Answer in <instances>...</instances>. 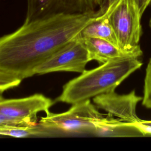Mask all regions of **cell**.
I'll return each mask as SVG.
<instances>
[{
    "instance_id": "1",
    "label": "cell",
    "mask_w": 151,
    "mask_h": 151,
    "mask_svg": "<svg viewBox=\"0 0 151 151\" xmlns=\"http://www.w3.org/2000/svg\"><path fill=\"white\" fill-rule=\"evenodd\" d=\"M95 17L58 14L24 24L0 39L1 93L18 86L53 53L77 38Z\"/></svg>"
},
{
    "instance_id": "2",
    "label": "cell",
    "mask_w": 151,
    "mask_h": 151,
    "mask_svg": "<svg viewBox=\"0 0 151 151\" xmlns=\"http://www.w3.org/2000/svg\"><path fill=\"white\" fill-rule=\"evenodd\" d=\"M142 65L140 57H129L110 60L95 68L85 70L63 86L55 101L72 105L115 91L122 81Z\"/></svg>"
},
{
    "instance_id": "3",
    "label": "cell",
    "mask_w": 151,
    "mask_h": 151,
    "mask_svg": "<svg viewBox=\"0 0 151 151\" xmlns=\"http://www.w3.org/2000/svg\"><path fill=\"white\" fill-rule=\"evenodd\" d=\"M103 14L113 27L119 48L132 56L140 57L142 15L135 1L117 0Z\"/></svg>"
},
{
    "instance_id": "4",
    "label": "cell",
    "mask_w": 151,
    "mask_h": 151,
    "mask_svg": "<svg viewBox=\"0 0 151 151\" xmlns=\"http://www.w3.org/2000/svg\"><path fill=\"white\" fill-rule=\"evenodd\" d=\"M98 108L87 100L72 104L66 111L48 112L41 117L38 123L57 131L61 136L67 134H91L95 121L103 116Z\"/></svg>"
},
{
    "instance_id": "5",
    "label": "cell",
    "mask_w": 151,
    "mask_h": 151,
    "mask_svg": "<svg viewBox=\"0 0 151 151\" xmlns=\"http://www.w3.org/2000/svg\"><path fill=\"white\" fill-rule=\"evenodd\" d=\"M106 0H27L25 21L58 14L102 15Z\"/></svg>"
},
{
    "instance_id": "6",
    "label": "cell",
    "mask_w": 151,
    "mask_h": 151,
    "mask_svg": "<svg viewBox=\"0 0 151 151\" xmlns=\"http://www.w3.org/2000/svg\"><path fill=\"white\" fill-rule=\"evenodd\" d=\"M90 61L87 48L78 36L58 50L37 67L34 74L66 71L82 73Z\"/></svg>"
},
{
    "instance_id": "7",
    "label": "cell",
    "mask_w": 151,
    "mask_h": 151,
    "mask_svg": "<svg viewBox=\"0 0 151 151\" xmlns=\"http://www.w3.org/2000/svg\"><path fill=\"white\" fill-rule=\"evenodd\" d=\"M141 100L142 97L137 96L134 90L127 94H118L112 91L93 98L96 107L108 115L133 123L140 120L136 114V106Z\"/></svg>"
},
{
    "instance_id": "8",
    "label": "cell",
    "mask_w": 151,
    "mask_h": 151,
    "mask_svg": "<svg viewBox=\"0 0 151 151\" xmlns=\"http://www.w3.org/2000/svg\"><path fill=\"white\" fill-rule=\"evenodd\" d=\"M54 101L42 94H35L26 97L5 99L1 97L0 113L29 120L34 124L38 122L37 114L50 112Z\"/></svg>"
},
{
    "instance_id": "9",
    "label": "cell",
    "mask_w": 151,
    "mask_h": 151,
    "mask_svg": "<svg viewBox=\"0 0 151 151\" xmlns=\"http://www.w3.org/2000/svg\"><path fill=\"white\" fill-rule=\"evenodd\" d=\"M93 136L100 137H143L145 133L134 123L127 122L107 114L94 123Z\"/></svg>"
},
{
    "instance_id": "10",
    "label": "cell",
    "mask_w": 151,
    "mask_h": 151,
    "mask_svg": "<svg viewBox=\"0 0 151 151\" xmlns=\"http://www.w3.org/2000/svg\"><path fill=\"white\" fill-rule=\"evenodd\" d=\"M81 39L87 48L90 61L95 60L101 64L113 60L133 57L106 40L97 38Z\"/></svg>"
},
{
    "instance_id": "11",
    "label": "cell",
    "mask_w": 151,
    "mask_h": 151,
    "mask_svg": "<svg viewBox=\"0 0 151 151\" xmlns=\"http://www.w3.org/2000/svg\"><path fill=\"white\" fill-rule=\"evenodd\" d=\"M79 37L81 38H97L103 39L119 47L114 31L108 18L104 14L95 17L81 30Z\"/></svg>"
},
{
    "instance_id": "12",
    "label": "cell",
    "mask_w": 151,
    "mask_h": 151,
    "mask_svg": "<svg viewBox=\"0 0 151 151\" xmlns=\"http://www.w3.org/2000/svg\"><path fill=\"white\" fill-rule=\"evenodd\" d=\"M0 134L2 136L17 138L61 136L55 130L41 125L38 123L27 126H0Z\"/></svg>"
},
{
    "instance_id": "13",
    "label": "cell",
    "mask_w": 151,
    "mask_h": 151,
    "mask_svg": "<svg viewBox=\"0 0 151 151\" xmlns=\"http://www.w3.org/2000/svg\"><path fill=\"white\" fill-rule=\"evenodd\" d=\"M142 105L147 109H151V58H150L146 69L144 80L143 97Z\"/></svg>"
},
{
    "instance_id": "14",
    "label": "cell",
    "mask_w": 151,
    "mask_h": 151,
    "mask_svg": "<svg viewBox=\"0 0 151 151\" xmlns=\"http://www.w3.org/2000/svg\"><path fill=\"white\" fill-rule=\"evenodd\" d=\"M145 134L146 136H151V120H140L134 123Z\"/></svg>"
},
{
    "instance_id": "15",
    "label": "cell",
    "mask_w": 151,
    "mask_h": 151,
    "mask_svg": "<svg viewBox=\"0 0 151 151\" xmlns=\"http://www.w3.org/2000/svg\"><path fill=\"white\" fill-rule=\"evenodd\" d=\"M140 9L142 15L144 13L146 8L151 2V0H134Z\"/></svg>"
},
{
    "instance_id": "16",
    "label": "cell",
    "mask_w": 151,
    "mask_h": 151,
    "mask_svg": "<svg viewBox=\"0 0 151 151\" xmlns=\"http://www.w3.org/2000/svg\"><path fill=\"white\" fill-rule=\"evenodd\" d=\"M117 0H106L105 2H104V6L103 8V10H102V15L105 13V12L107 11V9L110 6H111L113 4L115 3V2Z\"/></svg>"
},
{
    "instance_id": "17",
    "label": "cell",
    "mask_w": 151,
    "mask_h": 151,
    "mask_svg": "<svg viewBox=\"0 0 151 151\" xmlns=\"http://www.w3.org/2000/svg\"><path fill=\"white\" fill-rule=\"evenodd\" d=\"M149 27H150V29H151V18L150 19V20H149Z\"/></svg>"
}]
</instances>
